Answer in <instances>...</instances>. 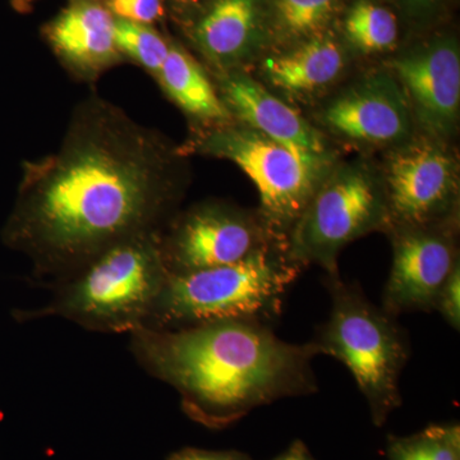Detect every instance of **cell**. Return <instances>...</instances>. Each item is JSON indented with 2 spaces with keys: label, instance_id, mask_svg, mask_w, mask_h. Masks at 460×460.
I'll return each mask as SVG.
<instances>
[{
  "label": "cell",
  "instance_id": "cell-5",
  "mask_svg": "<svg viewBox=\"0 0 460 460\" xmlns=\"http://www.w3.org/2000/svg\"><path fill=\"white\" fill-rule=\"evenodd\" d=\"M332 298L329 320L314 343L321 354L343 363L367 401L372 422L385 425L402 404L399 380L410 358L404 330L383 308L371 304L362 289L338 275H326Z\"/></svg>",
  "mask_w": 460,
  "mask_h": 460
},
{
  "label": "cell",
  "instance_id": "cell-2",
  "mask_svg": "<svg viewBox=\"0 0 460 460\" xmlns=\"http://www.w3.org/2000/svg\"><path fill=\"white\" fill-rule=\"evenodd\" d=\"M129 337L138 365L172 386L184 413L208 429L229 428L256 408L317 390L319 347L289 343L257 321L141 328Z\"/></svg>",
  "mask_w": 460,
  "mask_h": 460
},
{
  "label": "cell",
  "instance_id": "cell-17",
  "mask_svg": "<svg viewBox=\"0 0 460 460\" xmlns=\"http://www.w3.org/2000/svg\"><path fill=\"white\" fill-rule=\"evenodd\" d=\"M155 78L165 95L193 119L210 127L232 120L217 86L198 60L183 48L171 44L164 65Z\"/></svg>",
  "mask_w": 460,
  "mask_h": 460
},
{
  "label": "cell",
  "instance_id": "cell-20",
  "mask_svg": "<svg viewBox=\"0 0 460 460\" xmlns=\"http://www.w3.org/2000/svg\"><path fill=\"white\" fill-rule=\"evenodd\" d=\"M115 44L123 59L133 60L156 77L171 44L150 25L115 18Z\"/></svg>",
  "mask_w": 460,
  "mask_h": 460
},
{
  "label": "cell",
  "instance_id": "cell-14",
  "mask_svg": "<svg viewBox=\"0 0 460 460\" xmlns=\"http://www.w3.org/2000/svg\"><path fill=\"white\" fill-rule=\"evenodd\" d=\"M44 33L58 59L78 80L96 81L123 60L115 44V18L98 0H71Z\"/></svg>",
  "mask_w": 460,
  "mask_h": 460
},
{
  "label": "cell",
  "instance_id": "cell-21",
  "mask_svg": "<svg viewBox=\"0 0 460 460\" xmlns=\"http://www.w3.org/2000/svg\"><path fill=\"white\" fill-rule=\"evenodd\" d=\"M338 3L339 0H274L278 27L288 38L321 35Z\"/></svg>",
  "mask_w": 460,
  "mask_h": 460
},
{
  "label": "cell",
  "instance_id": "cell-24",
  "mask_svg": "<svg viewBox=\"0 0 460 460\" xmlns=\"http://www.w3.org/2000/svg\"><path fill=\"white\" fill-rule=\"evenodd\" d=\"M168 460H252L247 454L235 450H205L184 447L169 456Z\"/></svg>",
  "mask_w": 460,
  "mask_h": 460
},
{
  "label": "cell",
  "instance_id": "cell-13",
  "mask_svg": "<svg viewBox=\"0 0 460 460\" xmlns=\"http://www.w3.org/2000/svg\"><path fill=\"white\" fill-rule=\"evenodd\" d=\"M215 86L242 126L305 153L332 155L316 127L242 69L217 74Z\"/></svg>",
  "mask_w": 460,
  "mask_h": 460
},
{
  "label": "cell",
  "instance_id": "cell-26",
  "mask_svg": "<svg viewBox=\"0 0 460 460\" xmlns=\"http://www.w3.org/2000/svg\"><path fill=\"white\" fill-rule=\"evenodd\" d=\"M35 2H38V0H12V4L17 11L27 12L32 8Z\"/></svg>",
  "mask_w": 460,
  "mask_h": 460
},
{
  "label": "cell",
  "instance_id": "cell-4",
  "mask_svg": "<svg viewBox=\"0 0 460 460\" xmlns=\"http://www.w3.org/2000/svg\"><path fill=\"white\" fill-rule=\"evenodd\" d=\"M302 270L286 246H274L229 265L169 272L144 328L175 330L224 320L270 325Z\"/></svg>",
  "mask_w": 460,
  "mask_h": 460
},
{
  "label": "cell",
  "instance_id": "cell-12",
  "mask_svg": "<svg viewBox=\"0 0 460 460\" xmlns=\"http://www.w3.org/2000/svg\"><path fill=\"white\" fill-rule=\"evenodd\" d=\"M328 131L371 146L410 141L413 118L401 84L389 71L375 72L330 100L319 115Z\"/></svg>",
  "mask_w": 460,
  "mask_h": 460
},
{
  "label": "cell",
  "instance_id": "cell-10",
  "mask_svg": "<svg viewBox=\"0 0 460 460\" xmlns=\"http://www.w3.org/2000/svg\"><path fill=\"white\" fill-rule=\"evenodd\" d=\"M393 263L383 310L398 317L435 311L441 288L459 263L456 219L422 226H392Z\"/></svg>",
  "mask_w": 460,
  "mask_h": 460
},
{
  "label": "cell",
  "instance_id": "cell-7",
  "mask_svg": "<svg viewBox=\"0 0 460 460\" xmlns=\"http://www.w3.org/2000/svg\"><path fill=\"white\" fill-rule=\"evenodd\" d=\"M389 228L383 177L365 163L335 165L288 233L287 255L302 269L317 265L338 275L345 246Z\"/></svg>",
  "mask_w": 460,
  "mask_h": 460
},
{
  "label": "cell",
  "instance_id": "cell-18",
  "mask_svg": "<svg viewBox=\"0 0 460 460\" xmlns=\"http://www.w3.org/2000/svg\"><path fill=\"white\" fill-rule=\"evenodd\" d=\"M344 32L357 50L365 54L384 53L398 41V21L389 9L370 0H359L345 17Z\"/></svg>",
  "mask_w": 460,
  "mask_h": 460
},
{
  "label": "cell",
  "instance_id": "cell-3",
  "mask_svg": "<svg viewBox=\"0 0 460 460\" xmlns=\"http://www.w3.org/2000/svg\"><path fill=\"white\" fill-rule=\"evenodd\" d=\"M160 235H144L105 251L54 283L47 305L14 311V319L60 317L98 332L131 334L144 328L169 274Z\"/></svg>",
  "mask_w": 460,
  "mask_h": 460
},
{
  "label": "cell",
  "instance_id": "cell-27",
  "mask_svg": "<svg viewBox=\"0 0 460 460\" xmlns=\"http://www.w3.org/2000/svg\"><path fill=\"white\" fill-rule=\"evenodd\" d=\"M405 3L411 5L414 9H426L434 4L435 0H404Z\"/></svg>",
  "mask_w": 460,
  "mask_h": 460
},
{
  "label": "cell",
  "instance_id": "cell-25",
  "mask_svg": "<svg viewBox=\"0 0 460 460\" xmlns=\"http://www.w3.org/2000/svg\"><path fill=\"white\" fill-rule=\"evenodd\" d=\"M271 460H316L313 454L310 453L308 447H305L304 441L296 440L290 444L286 452L279 454Z\"/></svg>",
  "mask_w": 460,
  "mask_h": 460
},
{
  "label": "cell",
  "instance_id": "cell-1",
  "mask_svg": "<svg viewBox=\"0 0 460 460\" xmlns=\"http://www.w3.org/2000/svg\"><path fill=\"white\" fill-rule=\"evenodd\" d=\"M183 155L93 93L75 105L56 151L23 163L3 243L54 284L118 244L160 234L186 187Z\"/></svg>",
  "mask_w": 460,
  "mask_h": 460
},
{
  "label": "cell",
  "instance_id": "cell-15",
  "mask_svg": "<svg viewBox=\"0 0 460 460\" xmlns=\"http://www.w3.org/2000/svg\"><path fill=\"white\" fill-rule=\"evenodd\" d=\"M257 0H214L193 29V41L217 74L241 71L259 45Z\"/></svg>",
  "mask_w": 460,
  "mask_h": 460
},
{
  "label": "cell",
  "instance_id": "cell-28",
  "mask_svg": "<svg viewBox=\"0 0 460 460\" xmlns=\"http://www.w3.org/2000/svg\"><path fill=\"white\" fill-rule=\"evenodd\" d=\"M183 2H198V0H183Z\"/></svg>",
  "mask_w": 460,
  "mask_h": 460
},
{
  "label": "cell",
  "instance_id": "cell-9",
  "mask_svg": "<svg viewBox=\"0 0 460 460\" xmlns=\"http://www.w3.org/2000/svg\"><path fill=\"white\" fill-rule=\"evenodd\" d=\"M383 180L390 228L456 219L458 169L443 142L425 136L399 145L387 159Z\"/></svg>",
  "mask_w": 460,
  "mask_h": 460
},
{
  "label": "cell",
  "instance_id": "cell-11",
  "mask_svg": "<svg viewBox=\"0 0 460 460\" xmlns=\"http://www.w3.org/2000/svg\"><path fill=\"white\" fill-rule=\"evenodd\" d=\"M413 122L426 137L444 142L456 132L460 113V53L453 40L432 41L390 62Z\"/></svg>",
  "mask_w": 460,
  "mask_h": 460
},
{
  "label": "cell",
  "instance_id": "cell-22",
  "mask_svg": "<svg viewBox=\"0 0 460 460\" xmlns=\"http://www.w3.org/2000/svg\"><path fill=\"white\" fill-rule=\"evenodd\" d=\"M104 5L117 20L151 25L164 14L163 0H104Z\"/></svg>",
  "mask_w": 460,
  "mask_h": 460
},
{
  "label": "cell",
  "instance_id": "cell-23",
  "mask_svg": "<svg viewBox=\"0 0 460 460\" xmlns=\"http://www.w3.org/2000/svg\"><path fill=\"white\" fill-rule=\"evenodd\" d=\"M435 311L440 313L443 319L456 329H460V265L456 266L450 272L449 278L438 295Z\"/></svg>",
  "mask_w": 460,
  "mask_h": 460
},
{
  "label": "cell",
  "instance_id": "cell-16",
  "mask_svg": "<svg viewBox=\"0 0 460 460\" xmlns=\"http://www.w3.org/2000/svg\"><path fill=\"white\" fill-rule=\"evenodd\" d=\"M347 65L343 47L321 33L286 53L268 58L261 69L263 78L275 89L290 98H308L337 83Z\"/></svg>",
  "mask_w": 460,
  "mask_h": 460
},
{
  "label": "cell",
  "instance_id": "cell-8",
  "mask_svg": "<svg viewBox=\"0 0 460 460\" xmlns=\"http://www.w3.org/2000/svg\"><path fill=\"white\" fill-rule=\"evenodd\" d=\"M274 246H286L261 214L224 202H205L174 215L160 235L171 274L242 261Z\"/></svg>",
  "mask_w": 460,
  "mask_h": 460
},
{
  "label": "cell",
  "instance_id": "cell-19",
  "mask_svg": "<svg viewBox=\"0 0 460 460\" xmlns=\"http://www.w3.org/2000/svg\"><path fill=\"white\" fill-rule=\"evenodd\" d=\"M389 460H460L458 423L432 425L408 436H389Z\"/></svg>",
  "mask_w": 460,
  "mask_h": 460
},
{
  "label": "cell",
  "instance_id": "cell-6",
  "mask_svg": "<svg viewBox=\"0 0 460 460\" xmlns=\"http://www.w3.org/2000/svg\"><path fill=\"white\" fill-rule=\"evenodd\" d=\"M192 151L234 163L255 184L260 214L287 234L335 165L334 155H314L287 146L242 124L210 127L192 141Z\"/></svg>",
  "mask_w": 460,
  "mask_h": 460
}]
</instances>
